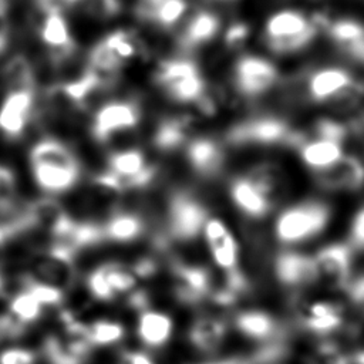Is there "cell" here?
I'll return each instance as SVG.
<instances>
[{
	"label": "cell",
	"instance_id": "obj_1",
	"mask_svg": "<svg viewBox=\"0 0 364 364\" xmlns=\"http://www.w3.org/2000/svg\"><path fill=\"white\" fill-rule=\"evenodd\" d=\"M318 31L300 10L283 9L273 13L264 24V40L276 54H293L309 47Z\"/></svg>",
	"mask_w": 364,
	"mask_h": 364
},
{
	"label": "cell",
	"instance_id": "obj_2",
	"mask_svg": "<svg viewBox=\"0 0 364 364\" xmlns=\"http://www.w3.org/2000/svg\"><path fill=\"white\" fill-rule=\"evenodd\" d=\"M330 220V208L309 200L284 209L276 219L274 233L282 243H297L318 235Z\"/></svg>",
	"mask_w": 364,
	"mask_h": 364
},
{
	"label": "cell",
	"instance_id": "obj_3",
	"mask_svg": "<svg viewBox=\"0 0 364 364\" xmlns=\"http://www.w3.org/2000/svg\"><path fill=\"white\" fill-rule=\"evenodd\" d=\"M155 82L176 102H196L205 92L206 84L198 65L189 58H169L159 64Z\"/></svg>",
	"mask_w": 364,
	"mask_h": 364
},
{
	"label": "cell",
	"instance_id": "obj_4",
	"mask_svg": "<svg viewBox=\"0 0 364 364\" xmlns=\"http://www.w3.org/2000/svg\"><path fill=\"white\" fill-rule=\"evenodd\" d=\"M226 141L232 145L300 146L304 139L284 119L277 117H259L233 125L226 132Z\"/></svg>",
	"mask_w": 364,
	"mask_h": 364
},
{
	"label": "cell",
	"instance_id": "obj_5",
	"mask_svg": "<svg viewBox=\"0 0 364 364\" xmlns=\"http://www.w3.org/2000/svg\"><path fill=\"white\" fill-rule=\"evenodd\" d=\"M208 212L203 205L185 192L176 193L168 206L166 230L178 242L196 239L205 228Z\"/></svg>",
	"mask_w": 364,
	"mask_h": 364
},
{
	"label": "cell",
	"instance_id": "obj_6",
	"mask_svg": "<svg viewBox=\"0 0 364 364\" xmlns=\"http://www.w3.org/2000/svg\"><path fill=\"white\" fill-rule=\"evenodd\" d=\"M74 257L75 252L70 247L53 242L44 253H40V256L33 260L31 272L27 274L64 291L75 279Z\"/></svg>",
	"mask_w": 364,
	"mask_h": 364
},
{
	"label": "cell",
	"instance_id": "obj_7",
	"mask_svg": "<svg viewBox=\"0 0 364 364\" xmlns=\"http://www.w3.org/2000/svg\"><path fill=\"white\" fill-rule=\"evenodd\" d=\"M279 81V70L269 60L259 55L240 57L233 68L236 90L247 98L260 97Z\"/></svg>",
	"mask_w": 364,
	"mask_h": 364
},
{
	"label": "cell",
	"instance_id": "obj_8",
	"mask_svg": "<svg viewBox=\"0 0 364 364\" xmlns=\"http://www.w3.org/2000/svg\"><path fill=\"white\" fill-rule=\"evenodd\" d=\"M317 283L331 290H344L351 279V252L344 243L321 247L314 256Z\"/></svg>",
	"mask_w": 364,
	"mask_h": 364
},
{
	"label": "cell",
	"instance_id": "obj_9",
	"mask_svg": "<svg viewBox=\"0 0 364 364\" xmlns=\"http://www.w3.org/2000/svg\"><path fill=\"white\" fill-rule=\"evenodd\" d=\"M141 111L129 100L109 101L104 104L94 115L91 132L98 142H107L115 134L131 129L139 122Z\"/></svg>",
	"mask_w": 364,
	"mask_h": 364
},
{
	"label": "cell",
	"instance_id": "obj_10",
	"mask_svg": "<svg viewBox=\"0 0 364 364\" xmlns=\"http://www.w3.org/2000/svg\"><path fill=\"white\" fill-rule=\"evenodd\" d=\"M107 171L115 176L122 192L149 185L156 173V169L146 162L144 152L139 149H124L111 154Z\"/></svg>",
	"mask_w": 364,
	"mask_h": 364
},
{
	"label": "cell",
	"instance_id": "obj_11",
	"mask_svg": "<svg viewBox=\"0 0 364 364\" xmlns=\"http://www.w3.org/2000/svg\"><path fill=\"white\" fill-rule=\"evenodd\" d=\"M36 90H18L4 94L0 102V134L10 141L18 139L34 111Z\"/></svg>",
	"mask_w": 364,
	"mask_h": 364
},
{
	"label": "cell",
	"instance_id": "obj_12",
	"mask_svg": "<svg viewBox=\"0 0 364 364\" xmlns=\"http://www.w3.org/2000/svg\"><path fill=\"white\" fill-rule=\"evenodd\" d=\"M176 299L185 304H196L212 291V277L208 269L183 263L172 264Z\"/></svg>",
	"mask_w": 364,
	"mask_h": 364
},
{
	"label": "cell",
	"instance_id": "obj_13",
	"mask_svg": "<svg viewBox=\"0 0 364 364\" xmlns=\"http://www.w3.org/2000/svg\"><path fill=\"white\" fill-rule=\"evenodd\" d=\"M91 350L87 334H50L43 344L48 364H85Z\"/></svg>",
	"mask_w": 364,
	"mask_h": 364
},
{
	"label": "cell",
	"instance_id": "obj_14",
	"mask_svg": "<svg viewBox=\"0 0 364 364\" xmlns=\"http://www.w3.org/2000/svg\"><path fill=\"white\" fill-rule=\"evenodd\" d=\"M317 182L328 191H357L364 185V164L354 155H343L331 166L317 172Z\"/></svg>",
	"mask_w": 364,
	"mask_h": 364
},
{
	"label": "cell",
	"instance_id": "obj_15",
	"mask_svg": "<svg viewBox=\"0 0 364 364\" xmlns=\"http://www.w3.org/2000/svg\"><path fill=\"white\" fill-rule=\"evenodd\" d=\"M297 318L306 330L324 336L341 327L344 311L336 301L314 300L299 307Z\"/></svg>",
	"mask_w": 364,
	"mask_h": 364
},
{
	"label": "cell",
	"instance_id": "obj_16",
	"mask_svg": "<svg viewBox=\"0 0 364 364\" xmlns=\"http://www.w3.org/2000/svg\"><path fill=\"white\" fill-rule=\"evenodd\" d=\"M203 235L215 263L225 272L237 267V242L228 226L216 219L208 218Z\"/></svg>",
	"mask_w": 364,
	"mask_h": 364
},
{
	"label": "cell",
	"instance_id": "obj_17",
	"mask_svg": "<svg viewBox=\"0 0 364 364\" xmlns=\"http://www.w3.org/2000/svg\"><path fill=\"white\" fill-rule=\"evenodd\" d=\"M38 36L50 50L51 57L55 63L65 61L74 54L77 48L75 41L70 34V27L64 14H43L41 24L38 26Z\"/></svg>",
	"mask_w": 364,
	"mask_h": 364
},
{
	"label": "cell",
	"instance_id": "obj_18",
	"mask_svg": "<svg viewBox=\"0 0 364 364\" xmlns=\"http://www.w3.org/2000/svg\"><path fill=\"white\" fill-rule=\"evenodd\" d=\"M274 273L279 282L289 287H303L317 283L313 256L299 252H283L277 255Z\"/></svg>",
	"mask_w": 364,
	"mask_h": 364
},
{
	"label": "cell",
	"instance_id": "obj_19",
	"mask_svg": "<svg viewBox=\"0 0 364 364\" xmlns=\"http://www.w3.org/2000/svg\"><path fill=\"white\" fill-rule=\"evenodd\" d=\"M186 159L191 168L202 178L216 176L223 166L225 154L222 145L206 136H199L186 144Z\"/></svg>",
	"mask_w": 364,
	"mask_h": 364
},
{
	"label": "cell",
	"instance_id": "obj_20",
	"mask_svg": "<svg viewBox=\"0 0 364 364\" xmlns=\"http://www.w3.org/2000/svg\"><path fill=\"white\" fill-rule=\"evenodd\" d=\"M230 196L233 203L250 218H263L273 205V200L267 198L247 175L236 178L232 182Z\"/></svg>",
	"mask_w": 364,
	"mask_h": 364
},
{
	"label": "cell",
	"instance_id": "obj_21",
	"mask_svg": "<svg viewBox=\"0 0 364 364\" xmlns=\"http://www.w3.org/2000/svg\"><path fill=\"white\" fill-rule=\"evenodd\" d=\"M226 323L222 318L202 316L192 323L188 331L189 343L200 353L213 354L220 348L226 337Z\"/></svg>",
	"mask_w": 364,
	"mask_h": 364
},
{
	"label": "cell",
	"instance_id": "obj_22",
	"mask_svg": "<svg viewBox=\"0 0 364 364\" xmlns=\"http://www.w3.org/2000/svg\"><path fill=\"white\" fill-rule=\"evenodd\" d=\"M301 161L316 172H320L334 162H337L343 155V144L320 136L303 141L299 146Z\"/></svg>",
	"mask_w": 364,
	"mask_h": 364
},
{
	"label": "cell",
	"instance_id": "obj_23",
	"mask_svg": "<svg viewBox=\"0 0 364 364\" xmlns=\"http://www.w3.org/2000/svg\"><path fill=\"white\" fill-rule=\"evenodd\" d=\"M172 318L161 311L145 310L139 313L136 334L141 343L146 347H162L172 336Z\"/></svg>",
	"mask_w": 364,
	"mask_h": 364
},
{
	"label": "cell",
	"instance_id": "obj_24",
	"mask_svg": "<svg viewBox=\"0 0 364 364\" xmlns=\"http://www.w3.org/2000/svg\"><path fill=\"white\" fill-rule=\"evenodd\" d=\"M220 28V18L212 11L199 10L195 13L183 28L179 37V46L183 50L196 48L208 41H210Z\"/></svg>",
	"mask_w": 364,
	"mask_h": 364
},
{
	"label": "cell",
	"instance_id": "obj_25",
	"mask_svg": "<svg viewBox=\"0 0 364 364\" xmlns=\"http://www.w3.org/2000/svg\"><path fill=\"white\" fill-rule=\"evenodd\" d=\"M30 165H53L64 168H80L75 154L61 141L46 138L37 142L28 154Z\"/></svg>",
	"mask_w": 364,
	"mask_h": 364
},
{
	"label": "cell",
	"instance_id": "obj_26",
	"mask_svg": "<svg viewBox=\"0 0 364 364\" xmlns=\"http://www.w3.org/2000/svg\"><path fill=\"white\" fill-rule=\"evenodd\" d=\"M36 183L46 192L61 193L71 189L78 178L80 168H64L53 165H30Z\"/></svg>",
	"mask_w": 364,
	"mask_h": 364
},
{
	"label": "cell",
	"instance_id": "obj_27",
	"mask_svg": "<svg viewBox=\"0 0 364 364\" xmlns=\"http://www.w3.org/2000/svg\"><path fill=\"white\" fill-rule=\"evenodd\" d=\"M0 85L6 92L36 90V74L30 60L23 54L11 55L0 70Z\"/></svg>",
	"mask_w": 364,
	"mask_h": 364
},
{
	"label": "cell",
	"instance_id": "obj_28",
	"mask_svg": "<svg viewBox=\"0 0 364 364\" xmlns=\"http://www.w3.org/2000/svg\"><path fill=\"white\" fill-rule=\"evenodd\" d=\"M191 122V117H171L162 119L152 138L155 148L164 152H171L188 144Z\"/></svg>",
	"mask_w": 364,
	"mask_h": 364
},
{
	"label": "cell",
	"instance_id": "obj_29",
	"mask_svg": "<svg viewBox=\"0 0 364 364\" xmlns=\"http://www.w3.org/2000/svg\"><path fill=\"white\" fill-rule=\"evenodd\" d=\"M236 328L246 337L253 340H270L277 331V321L264 311L260 310H246L235 316Z\"/></svg>",
	"mask_w": 364,
	"mask_h": 364
},
{
	"label": "cell",
	"instance_id": "obj_30",
	"mask_svg": "<svg viewBox=\"0 0 364 364\" xmlns=\"http://www.w3.org/2000/svg\"><path fill=\"white\" fill-rule=\"evenodd\" d=\"M330 41L344 54L364 41V23L354 17H337L324 31Z\"/></svg>",
	"mask_w": 364,
	"mask_h": 364
},
{
	"label": "cell",
	"instance_id": "obj_31",
	"mask_svg": "<svg viewBox=\"0 0 364 364\" xmlns=\"http://www.w3.org/2000/svg\"><path fill=\"white\" fill-rule=\"evenodd\" d=\"M105 239L119 243L135 240L144 233V220L134 213H117L102 225Z\"/></svg>",
	"mask_w": 364,
	"mask_h": 364
},
{
	"label": "cell",
	"instance_id": "obj_32",
	"mask_svg": "<svg viewBox=\"0 0 364 364\" xmlns=\"http://www.w3.org/2000/svg\"><path fill=\"white\" fill-rule=\"evenodd\" d=\"M41 311L43 306L26 289L17 291L9 299V313L24 326L37 321L41 316Z\"/></svg>",
	"mask_w": 364,
	"mask_h": 364
},
{
	"label": "cell",
	"instance_id": "obj_33",
	"mask_svg": "<svg viewBox=\"0 0 364 364\" xmlns=\"http://www.w3.org/2000/svg\"><path fill=\"white\" fill-rule=\"evenodd\" d=\"M124 64L139 53V43L131 31L114 30L101 40Z\"/></svg>",
	"mask_w": 364,
	"mask_h": 364
},
{
	"label": "cell",
	"instance_id": "obj_34",
	"mask_svg": "<svg viewBox=\"0 0 364 364\" xmlns=\"http://www.w3.org/2000/svg\"><path fill=\"white\" fill-rule=\"evenodd\" d=\"M124 334L122 324L111 320H95L87 326V337L92 347L115 344L122 340Z\"/></svg>",
	"mask_w": 364,
	"mask_h": 364
},
{
	"label": "cell",
	"instance_id": "obj_35",
	"mask_svg": "<svg viewBox=\"0 0 364 364\" xmlns=\"http://www.w3.org/2000/svg\"><path fill=\"white\" fill-rule=\"evenodd\" d=\"M309 364H351V355L338 343L323 340L311 350Z\"/></svg>",
	"mask_w": 364,
	"mask_h": 364
},
{
	"label": "cell",
	"instance_id": "obj_36",
	"mask_svg": "<svg viewBox=\"0 0 364 364\" xmlns=\"http://www.w3.org/2000/svg\"><path fill=\"white\" fill-rule=\"evenodd\" d=\"M188 9L186 0H164L151 14L149 20L162 28H172L185 14Z\"/></svg>",
	"mask_w": 364,
	"mask_h": 364
},
{
	"label": "cell",
	"instance_id": "obj_37",
	"mask_svg": "<svg viewBox=\"0 0 364 364\" xmlns=\"http://www.w3.org/2000/svg\"><path fill=\"white\" fill-rule=\"evenodd\" d=\"M102 267H104L105 277L111 289L117 293V296L119 293H128L135 287L136 277L132 273L129 266H125L117 262H109V263H104Z\"/></svg>",
	"mask_w": 364,
	"mask_h": 364
},
{
	"label": "cell",
	"instance_id": "obj_38",
	"mask_svg": "<svg viewBox=\"0 0 364 364\" xmlns=\"http://www.w3.org/2000/svg\"><path fill=\"white\" fill-rule=\"evenodd\" d=\"M23 289L30 291L37 301L44 306H58L64 300V291L48 283L36 280L30 274H23Z\"/></svg>",
	"mask_w": 364,
	"mask_h": 364
},
{
	"label": "cell",
	"instance_id": "obj_39",
	"mask_svg": "<svg viewBox=\"0 0 364 364\" xmlns=\"http://www.w3.org/2000/svg\"><path fill=\"white\" fill-rule=\"evenodd\" d=\"M75 7L92 18L107 20L118 14L121 6L118 0H81Z\"/></svg>",
	"mask_w": 364,
	"mask_h": 364
},
{
	"label": "cell",
	"instance_id": "obj_40",
	"mask_svg": "<svg viewBox=\"0 0 364 364\" xmlns=\"http://www.w3.org/2000/svg\"><path fill=\"white\" fill-rule=\"evenodd\" d=\"M87 287L90 290V293L101 301H112L117 297V293L111 289L105 273H104V267L102 264L95 267L88 276H87Z\"/></svg>",
	"mask_w": 364,
	"mask_h": 364
},
{
	"label": "cell",
	"instance_id": "obj_41",
	"mask_svg": "<svg viewBox=\"0 0 364 364\" xmlns=\"http://www.w3.org/2000/svg\"><path fill=\"white\" fill-rule=\"evenodd\" d=\"M37 354L24 347H9L0 351V364H36Z\"/></svg>",
	"mask_w": 364,
	"mask_h": 364
},
{
	"label": "cell",
	"instance_id": "obj_42",
	"mask_svg": "<svg viewBox=\"0 0 364 364\" xmlns=\"http://www.w3.org/2000/svg\"><path fill=\"white\" fill-rule=\"evenodd\" d=\"M250 28L245 21L232 23L225 33V44L230 48L240 46L249 37Z\"/></svg>",
	"mask_w": 364,
	"mask_h": 364
},
{
	"label": "cell",
	"instance_id": "obj_43",
	"mask_svg": "<svg viewBox=\"0 0 364 364\" xmlns=\"http://www.w3.org/2000/svg\"><path fill=\"white\" fill-rule=\"evenodd\" d=\"M350 242L358 249H364V206L358 209L350 225Z\"/></svg>",
	"mask_w": 364,
	"mask_h": 364
},
{
	"label": "cell",
	"instance_id": "obj_44",
	"mask_svg": "<svg viewBox=\"0 0 364 364\" xmlns=\"http://www.w3.org/2000/svg\"><path fill=\"white\" fill-rule=\"evenodd\" d=\"M129 267H131L132 273L135 274V277L146 279V277H151L156 272L158 264L152 257H141L135 263H132Z\"/></svg>",
	"mask_w": 364,
	"mask_h": 364
},
{
	"label": "cell",
	"instance_id": "obj_45",
	"mask_svg": "<svg viewBox=\"0 0 364 364\" xmlns=\"http://www.w3.org/2000/svg\"><path fill=\"white\" fill-rule=\"evenodd\" d=\"M350 300L355 304H364V274L355 279H350L347 287L344 289Z\"/></svg>",
	"mask_w": 364,
	"mask_h": 364
},
{
	"label": "cell",
	"instance_id": "obj_46",
	"mask_svg": "<svg viewBox=\"0 0 364 364\" xmlns=\"http://www.w3.org/2000/svg\"><path fill=\"white\" fill-rule=\"evenodd\" d=\"M34 3L41 14H50V13L64 14V11L68 9L64 0H34Z\"/></svg>",
	"mask_w": 364,
	"mask_h": 364
},
{
	"label": "cell",
	"instance_id": "obj_47",
	"mask_svg": "<svg viewBox=\"0 0 364 364\" xmlns=\"http://www.w3.org/2000/svg\"><path fill=\"white\" fill-rule=\"evenodd\" d=\"M164 0H139L136 4V14L142 20H149L152 11L162 3Z\"/></svg>",
	"mask_w": 364,
	"mask_h": 364
},
{
	"label": "cell",
	"instance_id": "obj_48",
	"mask_svg": "<svg viewBox=\"0 0 364 364\" xmlns=\"http://www.w3.org/2000/svg\"><path fill=\"white\" fill-rule=\"evenodd\" d=\"M128 303L132 309L141 311L148 310V294L144 290H135L131 293V296L128 297Z\"/></svg>",
	"mask_w": 364,
	"mask_h": 364
},
{
	"label": "cell",
	"instance_id": "obj_49",
	"mask_svg": "<svg viewBox=\"0 0 364 364\" xmlns=\"http://www.w3.org/2000/svg\"><path fill=\"white\" fill-rule=\"evenodd\" d=\"M125 364H156L148 354L142 351H131L124 355Z\"/></svg>",
	"mask_w": 364,
	"mask_h": 364
},
{
	"label": "cell",
	"instance_id": "obj_50",
	"mask_svg": "<svg viewBox=\"0 0 364 364\" xmlns=\"http://www.w3.org/2000/svg\"><path fill=\"white\" fill-rule=\"evenodd\" d=\"M202 364H253L250 357H230V358H225V360H215V361H208V363H202Z\"/></svg>",
	"mask_w": 364,
	"mask_h": 364
},
{
	"label": "cell",
	"instance_id": "obj_51",
	"mask_svg": "<svg viewBox=\"0 0 364 364\" xmlns=\"http://www.w3.org/2000/svg\"><path fill=\"white\" fill-rule=\"evenodd\" d=\"M64 1H65V4H67L68 9H70V7H75L81 0H64Z\"/></svg>",
	"mask_w": 364,
	"mask_h": 364
},
{
	"label": "cell",
	"instance_id": "obj_52",
	"mask_svg": "<svg viewBox=\"0 0 364 364\" xmlns=\"http://www.w3.org/2000/svg\"><path fill=\"white\" fill-rule=\"evenodd\" d=\"M219 1H230V0H219Z\"/></svg>",
	"mask_w": 364,
	"mask_h": 364
}]
</instances>
